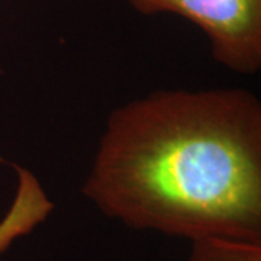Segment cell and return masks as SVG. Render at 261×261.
I'll return each instance as SVG.
<instances>
[{
	"instance_id": "6da1fadb",
	"label": "cell",
	"mask_w": 261,
	"mask_h": 261,
	"mask_svg": "<svg viewBox=\"0 0 261 261\" xmlns=\"http://www.w3.org/2000/svg\"><path fill=\"white\" fill-rule=\"evenodd\" d=\"M82 195L130 229L261 243L258 97L167 89L116 108Z\"/></svg>"
},
{
	"instance_id": "7a4b0ae2",
	"label": "cell",
	"mask_w": 261,
	"mask_h": 261,
	"mask_svg": "<svg viewBox=\"0 0 261 261\" xmlns=\"http://www.w3.org/2000/svg\"><path fill=\"white\" fill-rule=\"evenodd\" d=\"M142 15L174 13L200 29L218 64L252 75L261 68V0H128Z\"/></svg>"
},
{
	"instance_id": "3957f363",
	"label": "cell",
	"mask_w": 261,
	"mask_h": 261,
	"mask_svg": "<svg viewBox=\"0 0 261 261\" xmlns=\"http://www.w3.org/2000/svg\"><path fill=\"white\" fill-rule=\"evenodd\" d=\"M18 186L9 211L0 221V254L20 237L31 233L54 209L44 186L28 168L15 166Z\"/></svg>"
},
{
	"instance_id": "277c9868",
	"label": "cell",
	"mask_w": 261,
	"mask_h": 261,
	"mask_svg": "<svg viewBox=\"0 0 261 261\" xmlns=\"http://www.w3.org/2000/svg\"><path fill=\"white\" fill-rule=\"evenodd\" d=\"M187 261H261V243L203 237L192 240Z\"/></svg>"
}]
</instances>
